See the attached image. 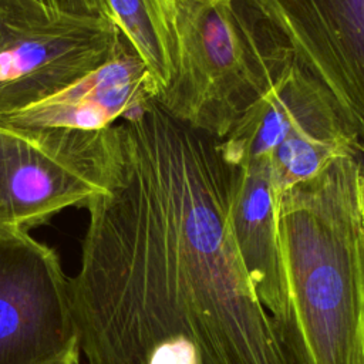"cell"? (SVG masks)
Masks as SVG:
<instances>
[{
    "label": "cell",
    "instance_id": "8fae6325",
    "mask_svg": "<svg viewBox=\"0 0 364 364\" xmlns=\"http://www.w3.org/2000/svg\"><path fill=\"white\" fill-rule=\"evenodd\" d=\"M108 18L148 67L159 95L176 71V0H104Z\"/></svg>",
    "mask_w": 364,
    "mask_h": 364
},
{
    "label": "cell",
    "instance_id": "9c48e42d",
    "mask_svg": "<svg viewBox=\"0 0 364 364\" xmlns=\"http://www.w3.org/2000/svg\"><path fill=\"white\" fill-rule=\"evenodd\" d=\"M158 97L148 67L124 37L104 64L36 104L0 115V122L21 128L100 131Z\"/></svg>",
    "mask_w": 364,
    "mask_h": 364
},
{
    "label": "cell",
    "instance_id": "8992f818",
    "mask_svg": "<svg viewBox=\"0 0 364 364\" xmlns=\"http://www.w3.org/2000/svg\"><path fill=\"white\" fill-rule=\"evenodd\" d=\"M108 18L0 0V115L36 104L87 75L121 47Z\"/></svg>",
    "mask_w": 364,
    "mask_h": 364
},
{
    "label": "cell",
    "instance_id": "3957f363",
    "mask_svg": "<svg viewBox=\"0 0 364 364\" xmlns=\"http://www.w3.org/2000/svg\"><path fill=\"white\" fill-rule=\"evenodd\" d=\"M291 61L286 40L253 0H176V71L156 100L219 142Z\"/></svg>",
    "mask_w": 364,
    "mask_h": 364
},
{
    "label": "cell",
    "instance_id": "52a82bcc",
    "mask_svg": "<svg viewBox=\"0 0 364 364\" xmlns=\"http://www.w3.org/2000/svg\"><path fill=\"white\" fill-rule=\"evenodd\" d=\"M70 277L28 232H0V364H78Z\"/></svg>",
    "mask_w": 364,
    "mask_h": 364
},
{
    "label": "cell",
    "instance_id": "4fadbf2b",
    "mask_svg": "<svg viewBox=\"0 0 364 364\" xmlns=\"http://www.w3.org/2000/svg\"><path fill=\"white\" fill-rule=\"evenodd\" d=\"M354 154L360 166V198H361V208L364 215V141H360V139L357 141L354 146Z\"/></svg>",
    "mask_w": 364,
    "mask_h": 364
},
{
    "label": "cell",
    "instance_id": "30bf717a",
    "mask_svg": "<svg viewBox=\"0 0 364 364\" xmlns=\"http://www.w3.org/2000/svg\"><path fill=\"white\" fill-rule=\"evenodd\" d=\"M230 226L257 297L287 347L289 306L277 237L276 193L264 161L236 166Z\"/></svg>",
    "mask_w": 364,
    "mask_h": 364
},
{
    "label": "cell",
    "instance_id": "6da1fadb",
    "mask_svg": "<svg viewBox=\"0 0 364 364\" xmlns=\"http://www.w3.org/2000/svg\"><path fill=\"white\" fill-rule=\"evenodd\" d=\"M109 169L70 277L87 364H146L186 347L199 364H297L239 255L236 166L158 100L107 128Z\"/></svg>",
    "mask_w": 364,
    "mask_h": 364
},
{
    "label": "cell",
    "instance_id": "5b68a950",
    "mask_svg": "<svg viewBox=\"0 0 364 364\" xmlns=\"http://www.w3.org/2000/svg\"><path fill=\"white\" fill-rule=\"evenodd\" d=\"M107 128H21L0 122V232H28L108 182Z\"/></svg>",
    "mask_w": 364,
    "mask_h": 364
},
{
    "label": "cell",
    "instance_id": "7a4b0ae2",
    "mask_svg": "<svg viewBox=\"0 0 364 364\" xmlns=\"http://www.w3.org/2000/svg\"><path fill=\"white\" fill-rule=\"evenodd\" d=\"M276 223L296 363L364 364V215L354 149L279 193Z\"/></svg>",
    "mask_w": 364,
    "mask_h": 364
},
{
    "label": "cell",
    "instance_id": "7c38bea8",
    "mask_svg": "<svg viewBox=\"0 0 364 364\" xmlns=\"http://www.w3.org/2000/svg\"><path fill=\"white\" fill-rule=\"evenodd\" d=\"M44 9L80 17H102L108 18L104 0H33ZM109 20V18H108Z\"/></svg>",
    "mask_w": 364,
    "mask_h": 364
},
{
    "label": "cell",
    "instance_id": "ba28073f",
    "mask_svg": "<svg viewBox=\"0 0 364 364\" xmlns=\"http://www.w3.org/2000/svg\"><path fill=\"white\" fill-rule=\"evenodd\" d=\"M364 141V0H253Z\"/></svg>",
    "mask_w": 364,
    "mask_h": 364
},
{
    "label": "cell",
    "instance_id": "277c9868",
    "mask_svg": "<svg viewBox=\"0 0 364 364\" xmlns=\"http://www.w3.org/2000/svg\"><path fill=\"white\" fill-rule=\"evenodd\" d=\"M357 141L331 95L293 58L216 145L233 166L264 161L277 196L313 178L334 158L353 152Z\"/></svg>",
    "mask_w": 364,
    "mask_h": 364
}]
</instances>
